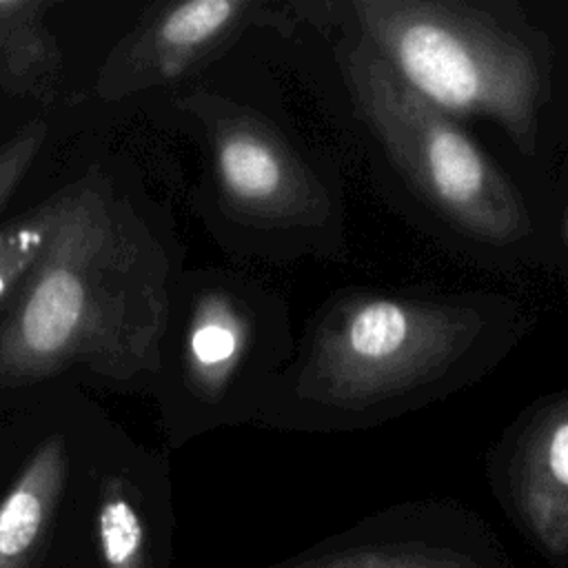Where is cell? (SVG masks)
<instances>
[{
	"label": "cell",
	"instance_id": "cell-6",
	"mask_svg": "<svg viewBox=\"0 0 568 568\" xmlns=\"http://www.w3.org/2000/svg\"><path fill=\"white\" fill-rule=\"evenodd\" d=\"M510 481L517 510L552 555L568 550V395L530 413L517 442Z\"/></svg>",
	"mask_w": 568,
	"mask_h": 568
},
{
	"label": "cell",
	"instance_id": "cell-5",
	"mask_svg": "<svg viewBox=\"0 0 568 568\" xmlns=\"http://www.w3.org/2000/svg\"><path fill=\"white\" fill-rule=\"evenodd\" d=\"M215 169L226 200L268 226H320L331 200L295 149L271 122L242 109H224L213 126Z\"/></svg>",
	"mask_w": 568,
	"mask_h": 568
},
{
	"label": "cell",
	"instance_id": "cell-1",
	"mask_svg": "<svg viewBox=\"0 0 568 568\" xmlns=\"http://www.w3.org/2000/svg\"><path fill=\"white\" fill-rule=\"evenodd\" d=\"M486 317L470 304L346 295L313 326L293 371V399L331 417L397 408L448 377Z\"/></svg>",
	"mask_w": 568,
	"mask_h": 568
},
{
	"label": "cell",
	"instance_id": "cell-3",
	"mask_svg": "<svg viewBox=\"0 0 568 568\" xmlns=\"http://www.w3.org/2000/svg\"><path fill=\"white\" fill-rule=\"evenodd\" d=\"M351 93L413 186L455 226L490 244L530 231L519 193L450 115L415 93L362 38L339 44Z\"/></svg>",
	"mask_w": 568,
	"mask_h": 568
},
{
	"label": "cell",
	"instance_id": "cell-13",
	"mask_svg": "<svg viewBox=\"0 0 568 568\" xmlns=\"http://www.w3.org/2000/svg\"><path fill=\"white\" fill-rule=\"evenodd\" d=\"M40 138H42V131L31 126L29 131H24L20 138H16L9 146L0 151V209L11 195L13 186L20 182L33 153L38 151Z\"/></svg>",
	"mask_w": 568,
	"mask_h": 568
},
{
	"label": "cell",
	"instance_id": "cell-9",
	"mask_svg": "<svg viewBox=\"0 0 568 568\" xmlns=\"http://www.w3.org/2000/svg\"><path fill=\"white\" fill-rule=\"evenodd\" d=\"M248 344V322L226 300L202 306L191 331V359L197 377L209 388H220Z\"/></svg>",
	"mask_w": 568,
	"mask_h": 568
},
{
	"label": "cell",
	"instance_id": "cell-10",
	"mask_svg": "<svg viewBox=\"0 0 568 568\" xmlns=\"http://www.w3.org/2000/svg\"><path fill=\"white\" fill-rule=\"evenodd\" d=\"M98 544L104 568H146L144 521L120 481H111L102 490Z\"/></svg>",
	"mask_w": 568,
	"mask_h": 568
},
{
	"label": "cell",
	"instance_id": "cell-7",
	"mask_svg": "<svg viewBox=\"0 0 568 568\" xmlns=\"http://www.w3.org/2000/svg\"><path fill=\"white\" fill-rule=\"evenodd\" d=\"M67 473L64 444L49 439L0 504V568H29L55 513Z\"/></svg>",
	"mask_w": 568,
	"mask_h": 568
},
{
	"label": "cell",
	"instance_id": "cell-14",
	"mask_svg": "<svg viewBox=\"0 0 568 568\" xmlns=\"http://www.w3.org/2000/svg\"><path fill=\"white\" fill-rule=\"evenodd\" d=\"M566 235H568V215H566Z\"/></svg>",
	"mask_w": 568,
	"mask_h": 568
},
{
	"label": "cell",
	"instance_id": "cell-12",
	"mask_svg": "<svg viewBox=\"0 0 568 568\" xmlns=\"http://www.w3.org/2000/svg\"><path fill=\"white\" fill-rule=\"evenodd\" d=\"M300 568H481L462 552L422 546H371L324 557Z\"/></svg>",
	"mask_w": 568,
	"mask_h": 568
},
{
	"label": "cell",
	"instance_id": "cell-8",
	"mask_svg": "<svg viewBox=\"0 0 568 568\" xmlns=\"http://www.w3.org/2000/svg\"><path fill=\"white\" fill-rule=\"evenodd\" d=\"M248 0H189L173 7L160 22L155 44L166 71H180L260 13Z\"/></svg>",
	"mask_w": 568,
	"mask_h": 568
},
{
	"label": "cell",
	"instance_id": "cell-4",
	"mask_svg": "<svg viewBox=\"0 0 568 568\" xmlns=\"http://www.w3.org/2000/svg\"><path fill=\"white\" fill-rule=\"evenodd\" d=\"M138 257L140 248L115 226L102 197H62L53 235L0 333V373L36 377L98 348L104 300L118 302L133 284L109 286V280L138 264Z\"/></svg>",
	"mask_w": 568,
	"mask_h": 568
},
{
	"label": "cell",
	"instance_id": "cell-11",
	"mask_svg": "<svg viewBox=\"0 0 568 568\" xmlns=\"http://www.w3.org/2000/svg\"><path fill=\"white\" fill-rule=\"evenodd\" d=\"M60 211L62 197L31 211L27 217L16 220L0 231V297L36 266L53 235Z\"/></svg>",
	"mask_w": 568,
	"mask_h": 568
},
{
	"label": "cell",
	"instance_id": "cell-2",
	"mask_svg": "<svg viewBox=\"0 0 568 568\" xmlns=\"http://www.w3.org/2000/svg\"><path fill=\"white\" fill-rule=\"evenodd\" d=\"M359 38L446 115L495 120L517 149L535 153L546 71L537 53L493 16L466 2H351Z\"/></svg>",
	"mask_w": 568,
	"mask_h": 568
}]
</instances>
